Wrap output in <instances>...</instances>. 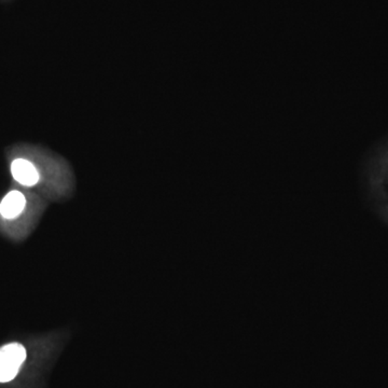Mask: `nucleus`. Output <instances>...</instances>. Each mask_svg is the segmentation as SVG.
I'll return each mask as SVG.
<instances>
[{
  "instance_id": "1",
  "label": "nucleus",
  "mask_w": 388,
  "mask_h": 388,
  "mask_svg": "<svg viewBox=\"0 0 388 388\" xmlns=\"http://www.w3.org/2000/svg\"><path fill=\"white\" fill-rule=\"evenodd\" d=\"M5 155L16 187L53 202L71 198L75 190V176L69 163L60 155L27 144L12 146Z\"/></svg>"
},
{
  "instance_id": "2",
  "label": "nucleus",
  "mask_w": 388,
  "mask_h": 388,
  "mask_svg": "<svg viewBox=\"0 0 388 388\" xmlns=\"http://www.w3.org/2000/svg\"><path fill=\"white\" fill-rule=\"evenodd\" d=\"M48 206V201L33 191L15 185L0 200V234L20 243L32 234Z\"/></svg>"
},
{
  "instance_id": "3",
  "label": "nucleus",
  "mask_w": 388,
  "mask_h": 388,
  "mask_svg": "<svg viewBox=\"0 0 388 388\" xmlns=\"http://www.w3.org/2000/svg\"><path fill=\"white\" fill-rule=\"evenodd\" d=\"M27 358L25 346L10 342L0 347V383H8L18 376Z\"/></svg>"
}]
</instances>
